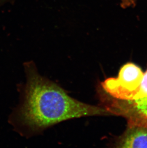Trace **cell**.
Wrapping results in <instances>:
<instances>
[{"label": "cell", "instance_id": "cell-1", "mask_svg": "<svg viewBox=\"0 0 147 148\" xmlns=\"http://www.w3.org/2000/svg\"><path fill=\"white\" fill-rule=\"evenodd\" d=\"M26 82L20 87L19 105L9 122L25 137L39 134L57 123L75 118L110 116L104 107L84 103L71 97L55 82L39 74L32 62L24 64Z\"/></svg>", "mask_w": 147, "mask_h": 148}, {"label": "cell", "instance_id": "cell-2", "mask_svg": "<svg viewBox=\"0 0 147 148\" xmlns=\"http://www.w3.org/2000/svg\"><path fill=\"white\" fill-rule=\"evenodd\" d=\"M144 73L132 63L121 67L117 78L107 79L100 84L104 94L113 99L132 101L139 91Z\"/></svg>", "mask_w": 147, "mask_h": 148}, {"label": "cell", "instance_id": "cell-3", "mask_svg": "<svg viewBox=\"0 0 147 148\" xmlns=\"http://www.w3.org/2000/svg\"><path fill=\"white\" fill-rule=\"evenodd\" d=\"M110 108L116 115L123 116L128 121L147 125V97L134 101L112 99Z\"/></svg>", "mask_w": 147, "mask_h": 148}, {"label": "cell", "instance_id": "cell-4", "mask_svg": "<svg viewBox=\"0 0 147 148\" xmlns=\"http://www.w3.org/2000/svg\"><path fill=\"white\" fill-rule=\"evenodd\" d=\"M116 147L121 148H147V125L128 121L124 132L116 143Z\"/></svg>", "mask_w": 147, "mask_h": 148}, {"label": "cell", "instance_id": "cell-5", "mask_svg": "<svg viewBox=\"0 0 147 148\" xmlns=\"http://www.w3.org/2000/svg\"><path fill=\"white\" fill-rule=\"evenodd\" d=\"M147 97V71L144 73L139 91L133 98V100L143 99Z\"/></svg>", "mask_w": 147, "mask_h": 148}, {"label": "cell", "instance_id": "cell-6", "mask_svg": "<svg viewBox=\"0 0 147 148\" xmlns=\"http://www.w3.org/2000/svg\"><path fill=\"white\" fill-rule=\"evenodd\" d=\"M138 0H121L120 5L123 8H128L135 5Z\"/></svg>", "mask_w": 147, "mask_h": 148}]
</instances>
